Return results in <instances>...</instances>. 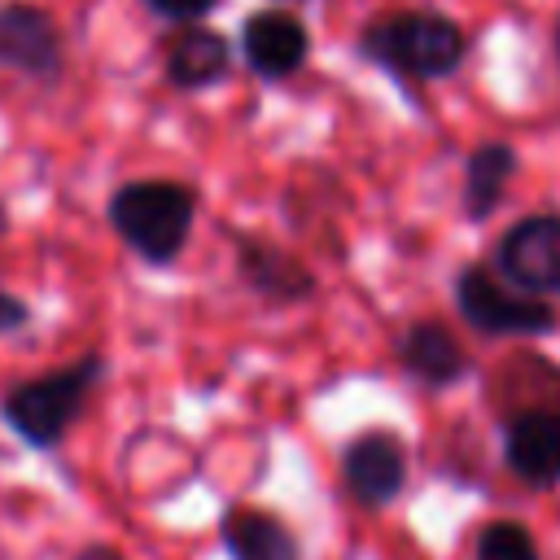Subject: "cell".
Returning <instances> with one entry per match:
<instances>
[{"mask_svg": "<svg viewBox=\"0 0 560 560\" xmlns=\"http://www.w3.org/2000/svg\"><path fill=\"white\" fill-rule=\"evenodd\" d=\"M236 271L258 298L280 302V306L306 302L315 293V271L298 254L262 236H236Z\"/></svg>", "mask_w": 560, "mask_h": 560, "instance_id": "cell-11", "label": "cell"}, {"mask_svg": "<svg viewBox=\"0 0 560 560\" xmlns=\"http://www.w3.org/2000/svg\"><path fill=\"white\" fill-rule=\"evenodd\" d=\"M503 464L516 472V481L551 490L560 481V411H516L503 429Z\"/></svg>", "mask_w": 560, "mask_h": 560, "instance_id": "cell-9", "label": "cell"}, {"mask_svg": "<svg viewBox=\"0 0 560 560\" xmlns=\"http://www.w3.org/2000/svg\"><path fill=\"white\" fill-rule=\"evenodd\" d=\"M232 70V44L228 35L188 22L171 44H166V83L179 92H206L223 83Z\"/></svg>", "mask_w": 560, "mask_h": 560, "instance_id": "cell-12", "label": "cell"}, {"mask_svg": "<svg viewBox=\"0 0 560 560\" xmlns=\"http://www.w3.org/2000/svg\"><path fill=\"white\" fill-rule=\"evenodd\" d=\"M74 560H127V556H122L118 547H109V542H88Z\"/></svg>", "mask_w": 560, "mask_h": 560, "instance_id": "cell-18", "label": "cell"}, {"mask_svg": "<svg viewBox=\"0 0 560 560\" xmlns=\"http://www.w3.org/2000/svg\"><path fill=\"white\" fill-rule=\"evenodd\" d=\"M105 376V359L101 354H83L70 368L18 381L4 389L0 398V420L35 451H52L61 446V438L74 429V420L83 416L92 389Z\"/></svg>", "mask_w": 560, "mask_h": 560, "instance_id": "cell-3", "label": "cell"}, {"mask_svg": "<svg viewBox=\"0 0 560 560\" xmlns=\"http://www.w3.org/2000/svg\"><path fill=\"white\" fill-rule=\"evenodd\" d=\"M109 228L114 236L144 262L166 267L184 254L192 219H197V197L188 184L175 179H127L109 192Z\"/></svg>", "mask_w": 560, "mask_h": 560, "instance_id": "cell-2", "label": "cell"}, {"mask_svg": "<svg viewBox=\"0 0 560 560\" xmlns=\"http://www.w3.org/2000/svg\"><path fill=\"white\" fill-rule=\"evenodd\" d=\"M223 0H144V9L153 13V18H162V22H179V26H188V22H201L206 13H214Z\"/></svg>", "mask_w": 560, "mask_h": 560, "instance_id": "cell-16", "label": "cell"}, {"mask_svg": "<svg viewBox=\"0 0 560 560\" xmlns=\"http://www.w3.org/2000/svg\"><path fill=\"white\" fill-rule=\"evenodd\" d=\"M551 44H556V61H560V18H556V39Z\"/></svg>", "mask_w": 560, "mask_h": 560, "instance_id": "cell-19", "label": "cell"}, {"mask_svg": "<svg viewBox=\"0 0 560 560\" xmlns=\"http://www.w3.org/2000/svg\"><path fill=\"white\" fill-rule=\"evenodd\" d=\"M359 52L407 83H433L464 66L468 35L455 18L433 9H398L359 31Z\"/></svg>", "mask_w": 560, "mask_h": 560, "instance_id": "cell-1", "label": "cell"}, {"mask_svg": "<svg viewBox=\"0 0 560 560\" xmlns=\"http://www.w3.org/2000/svg\"><path fill=\"white\" fill-rule=\"evenodd\" d=\"M455 306L464 324L477 328L481 337H547L560 324L551 298L512 289L486 262H464L455 271Z\"/></svg>", "mask_w": 560, "mask_h": 560, "instance_id": "cell-4", "label": "cell"}, {"mask_svg": "<svg viewBox=\"0 0 560 560\" xmlns=\"http://www.w3.org/2000/svg\"><path fill=\"white\" fill-rule=\"evenodd\" d=\"M26 324H31V306H26L18 293L0 289V337H9V332H22Z\"/></svg>", "mask_w": 560, "mask_h": 560, "instance_id": "cell-17", "label": "cell"}, {"mask_svg": "<svg viewBox=\"0 0 560 560\" xmlns=\"http://www.w3.org/2000/svg\"><path fill=\"white\" fill-rule=\"evenodd\" d=\"M341 477L354 503L385 508L407 486V446L394 429H363L341 446Z\"/></svg>", "mask_w": 560, "mask_h": 560, "instance_id": "cell-7", "label": "cell"}, {"mask_svg": "<svg viewBox=\"0 0 560 560\" xmlns=\"http://www.w3.org/2000/svg\"><path fill=\"white\" fill-rule=\"evenodd\" d=\"M241 57L267 83L293 79L311 57V31L289 9H254L241 22Z\"/></svg>", "mask_w": 560, "mask_h": 560, "instance_id": "cell-8", "label": "cell"}, {"mask_svg": "<svg viewBox=\"0 0 560 560\" xmlns=\"http://www.w3.org/2000/svg\"><path fill=\"white\" fill-rule=\"evenodd\" d=\"M219 538L232 560H302L293 529L276 512H262L249 503L228 508V516L219 521Z\"/></svg>", "mask_w": 560, "mask_h": 560, "instance_id": "cell-13", "label": "cell"}, {"mask_svg": "<svg viewBox=\"0 0 560 560\" xmlns=\"http://www.w3.org/2000/svg\"><path fill=\"white\" fill-rule=\"evenodd\" d=\"M394 354H398V368L411 381L429 385V389H446V385L464 381L468 368H472L468 363V350L459 346V337L442 319H411L398 332Z\"/></svg>", "mask_w": 560, "mask_h": 560, "instance_id": "cell-10", "label": "cell"}, {"mask_svg": "<svg viewBox=\"0 0 560 560\" xmlns=\"http://www.w3.org/2000/svg\"><path fill=\"white\" fill-rule=\"evenodd\" d=\"M494 271L534 298L560 293V214H525L494 245Z\"/></svg>", "mask_w": 560, "mask_h": 560, "instance_id": "cell-5", "label": "cell"}, {"mask_svg": "<svg viewBox=\"0 0 560 560\" xmlns=\"http://www.w3.org/2000/svg\"><path fill=\"white\" fill-rule=\"evenodd\" d=\"M66 66V44L48 9L31 0L0 4V70H13L35 83H52Z\"/></svg>", "mask_w": 560, "mask_h": 560, "instance_id": "cell-6", "label": "cell"}, {"mask_svg": "<svg viewBox=\"0 0 560 560\" xmlns=\"http://www.w3.org/2000/svg\"><path fill=\"white\" fill-rule=\"evenodd\" d=\"M472 560H542V556L521 521H490L472 542Z\"/></svg>", "mask_w": 560, "mask_h": 560, "instance_id": "cell-15", "label": "cell"}, {"mask_svg": "<svg viewBox=\"0 0 560 560\" xmlns=\"http://www.w3.org/2000/svg\"><path fill=\"white\" fill-rule=\"evenodd\" d=\"M516 175V149L508 140H481L464 158V184H459V210L468 223H481L499 210L508 184Z\"/></svg>", "mask_w": 560, "mask_h": 560, "instance_id": "cell-14", "label": "cell"}]
</instances>
